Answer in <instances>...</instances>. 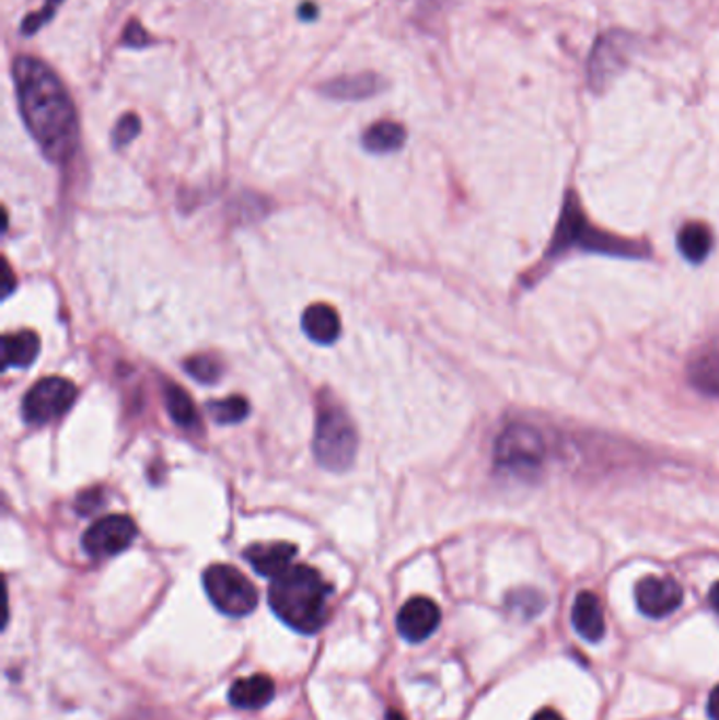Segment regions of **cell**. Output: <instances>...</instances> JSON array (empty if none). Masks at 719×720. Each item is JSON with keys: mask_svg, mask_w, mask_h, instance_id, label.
<instances>
[{"mask_svg": "<svg viewBox=\"0 0 719 720\" xmlns=\"http://www.w3.org/2000/svg\"><path fill=\"white\" fill-rule=\"evenodd\" d=\"M184 369L197 380V382H202V384H216L222 375V367L220 362L211 357H193V359L186 360Z\"/></svg>", "mask_w": 719, "mask_h": 720, "instance_id": "24", "label": "cell"}, {"mask_svg": "<svg viewBox=\"0 0 719 720\" xmlns=\"http://www.w3.org/2000/svg\"><path fill=\"white\" fill-rule=\"evenodd\" d=\"M547 455L543 434L525 423L509 426L496 441L494 457L500 468L515 472L536 471Z\"/></svg>", "mask_w": 719, "mask_h": 720, "instance_id": "5", "label": "cell"}, {"mask_svg": "<svg viewBox=\"0 0 719 720\" xmlns=\"http://www.w3.org/2000/svg\"><path fill=\"white\" fill-rule=\"evenodd\" d=\"M79 390L63 378H45L28 390L22 414L30 426H45L66 416L77 403Z\"/></svg>", "mask_w": 719, "mask_h": 720, "instance_id": "7", "label": "cell"}, {"mask_svg": "<svg viewBox=\"0 0 719 720\" xmlns=\"http://www.w3.org/2000/svg\"><path fill=\"white\" fill-rule=\"evenodd\" d=\"M386 720H405V719H403L399 712H395V710H389V712H386Z\"/></svg>", "mask_w": 719, "mask_h": 720, "instance_id": "31", "label": "cell"}, {"mask_svg": "<svg viewBox=\"0 0 719 720\" xmlns=\"http://www.w3.org/2000/svg\"><path fill=\"white\" fill-rule=\"evenodd\" d=\"M634 38L621 32H610L598 38L589 59V83L595 91H604L629 63Z\"/></svg>", "mask_w": 719, "mask_h": 720, "instance_id": "8", "label": "cell"}, {"mask_svg": "<svg viewBox=\"0 0 719 720\" xmlns=\"http://www.w3.org/2000/svg\"><path fill=\"white\" fill-rule=\"evenodd\" d=\"M384 79L378 77L374 72H361V74H348V77H338L332 79L321 86V93L329 100H340V102H361L370 100L378 93L384 91Z\"/></svg>", "mask_w": 719, "mask_h": 720, "instance_id": "13", "label": "cell"}, {"mask_svg": "<svg viewBox=\"0 0 719 720\" xmlns=\"http://www.w3.org/2000/svg\"><path fill=\"white\" fill-rule=\"evenodd\" d=\"M709 603H711V607L719 613V582L714 583L711 590H709Z\"/></svg>", "mask_w": 719, "mask_h": 720, "instance_id": "30", "label": "cell"}, {"mask_svg": "<svg viewBox=\"0 0 719 720\" xmlns=\"http://www.w3.org/2000/svg\"><path fill=\"white\" fill-rule=\"evenodd\" d=\"M572 626L578 637L589 642H600L605 635L604 609L593 592H580L572 607Z\"/></svg>", "mask_w": 719, "mask_h": 720, "instance_id": "15", "label": "cell"}, {"mask_svg": "<svg viewBox=\"0 0 719 720\" xmlns=\"http://www.w3.org/2000/svg\"><path fill=\"white\" fill-rule=\"evenodd\" d=\"M202 585L213 607L229 617H245L258 605L256 585L231 565H211L202 573Z\"/></svg>", "mask_w": 719, "mask_h": 720, "instance_id": "4", "label": "cell"}, {"mask_svg": "<svg viewBox=\"0 0 719 720\" xmlns=\"http://www.w3.org/2000/svg\"><path fill=\"white\" fill-rule=\"evenodd\" d=\"M302 327L313 341L323 344V346L334 344L343 332L338 312L327 304L309 305L302 316Z\"/></svg>", "mask_w": 719, "mask_h": 720, "instance_id": "16", "label": "cell"}, {"mask_svg": "<svg viewBox=\"0 0 719 720\" xmlns=\"http://www.w3.org/2000/svg\"><path fill=\"white\" fill-rule=\"evenodd\" d=\"M315 457L329 472H345L357 455V430L336 403H321L315 426Z\"/></svg>", "mask_w": 719, "mask_h": 720, "instance_id": "3", "label": "cell"}, {"mask_svg": "<svg viewBox=\"0 0 719 720\" xmlns=\"http://www.w3.org/2000/svg\"><path fill=\"white\" fill-rule=\"evenodd\" d=\"M334 588L306 565H291L268 588V603L275 615L298 635H317L329 617Z\"/></svg>", "mask_w": 719, "mask_h": 720, "instance_id": "2", "label": "cell"}, {"mask_svg": "<svg viewBox=\"0 0 719 720\" xmlns=\"http://www.w3.org/2000/svg\"><path fill=\"white\" fill-rule=\"evenodd\" d=\"M532 720H564L561 717H559V712H555V710H550V708H545V710H541L536 717Z\"/></svg>", "mask_w": 719, "mask_h": 720, "instance_id": "29", "label": "cell"}, {"mask_svg": "<svg viewBox=\"0 0 719 720\" xmlns=\"http://www.w3.org/2000/svg\"><path fill=\"white\" fill-rule=\"evenodd\" d=\"M40 352V339L32 332L9 333L2 337L4 367H30Z\"/></svg>", "mask_w": 719, "mask_h": 720, "instance_id": "17", "label": "cell"}, {"mask_svg": "<svg viewBox=\"0 0 719 720\" xmlns=\"http://www.w3.org/2000/svg\"><path fill=\"white\" fill-rule=\"evenodd\" d=\"M165 403H167L170 416L179 428H197V423H199L197 407L184 390L175 384L165 386Z\"/></svg>", "mask_w": 719, "mask_h": 720, "instance_id": "21", "label": "cell"}, {"mask_svg": "<svg viewBox=\"0 0 719 720\" xmlns=\"http://www.w3.org/2000/svg\"><path fill=\"white\" fill-rule=\"evenodd\" d=\"M59 2H61V0H47V9L56 11V7H58Z\"/></svg>", "mask_w": 719, "mask_h": 720, "instance_id": "32", "label": "cell"}, {"mask_svg": "<svg viewBox=\"0 0 719 720\" xmlns=\"http://www.w3.org/2000/svg\"><path fill=\"white\" fill-rule=\"evenodd\" d=\"M711 245H714V236L705 223H686L677 234L680 253L692 264H700L709 255Z\"/></svg>", "mask_w": 719, "mask_h": 720, "instance_id": "18", "label": "cell"}, {"mask_svg": "<svg viewBox=\"0 0 719 720\" xmlns=\"http://www.w3.org/2000/svg\"><path fill=\"white\" fill-rule=\"evenodd\" d=\"M140 129H142V123H140V116L138 114H125L118 123H116L115 131H113V141L115 146H127L129 141L140 136Z\"/></svg>", "mask_w": 719, "mask_h": 720, "instance_id": "25", "label": "cell"}, {"mask_svg": "<svg viewBox=\"0 0 719 720\" xmlns=\"http://www.w3.org/2000/svg\"><path fill=\"white\" fill-rule=\"evenodd\" d=\"M123 43L129 45V47L140 49V47H146L150 43V36H148V32L138 20H131L125 28V34H123Z\"/></svg>", "mask_w": 719, "mask_h": 720, "instance_id": "26", "label": "cell"}, {"mask_svg": "<svg viewBox=\"0 0 719 720\" xmlns=\"http://www.w3.org/2000/svg\"><path fill=\"white\" fill-rule=\"evenodd\" d=\"M509 607L523 615L525 619H530L545 609V596L536 590H518L509 596Z\"/></svg>", "mask_w": 719, "mask_h": 720, "instance_id": "23", "label": "cell"}, {"mask_svg": "<svg viewBox=\"0 0 719 720\" xmlns=\"http://www.w3.org/2000/svg\"><path fill=\"white\" fill-rule=\"evenodd\" d=\"M405 138L407 133L399 123L380 120L363 133V146L374 154H389L399 150L405 143Z\"/></svg>", "mask_w": 719, "mask_h": 720, "instance_id": "19", "label": "cell"}, {"mask_svg": "<svg viewBox=\"0 0 719 720\" xmlns=\"http://www.w3.org/2000/svg\"><path fill=\"white\" fill-rule=\"evenodd\" d=\"M275 699V681L266 674H254L234 681L229 701L239 710H259Z\"/></svg>", "mask_w": 719, "mask_h": 720, "instance_id": "14", "label": "cell"}, {"mask_svg": "<svg viewBox=\"0 0 719 720\" xmlns=\"http://www.w3.org/2000/svg\"><path fill=\"white\" fill-rule=\"evenodd\" d=\"M315 15H317V7L311 4V2H306V4L300 9V18H302V20H313Z\"/></svg>", "mask_w": 719, "mask_h": 720, "instance_id": "28", "label": "cell"}, {"mask_svg": "<svg viewBox=\"0 0 719 720\" xmlns=\"http://www.w3.org/2000/svg\"><path fill=\"white\" fill-rule=\"evenodd\" d=\"M691 382L709 396H719V350H711L692 362Z\"/></svg>", "mask_w": 719, "mask_h": 720, "instance_id": "20", "label": "cell"}, {"mask_svg": "<svg viewBox=\"0 0 719 720\" xmlns=\"http://www.w3.org/2000/svg\"><path fill=\"white\" fill-rule=\"evenodd\" d=\"M20 111L32 138L54 163H66L79 139V123L63 84L43 61L20 57L13 68Z\"/></svg>", "mask_w": 719, "mask_h": 720, "instance_id": "1", "label": "cell"}, {"mask_svg": "<svg viewBox=\"0 0 719 720\" xmlns=\"http://www.w3.org/2000/svg\"><path fill=\"white\" fill-rule=\"evenodd\" d=\"M138 537V526L123 514H111L89 526L83 535V550L91 558H111L125 553Z\"/></svg>", "mask_w": 719, "mask_h": 720, "instance_id": "9", "label": "cell"}, {"mask_svg": "<svg viewBox=\"0 0 719 720\" xmlns=\"http://www.w3.org/2000/svg\"><path fill=\"white\" fill-rule=\"evenodd\" d=\"M635 603L646 617L662 619L682 607L684 590L673 578L650 576L635 585Z\"/></svg>", "mask_w": 719, "mask_h": 720, "instance_id": "10", "label": "cell"}, {"mask_svg": "<svg viewBox=\"0 0 719 720\" xmlns=\"http://www.w3.org/2000/svg\"><path fill=\"white\" fill-rule=\"evenodd\" d=\"M707 715L709 719L719 720V685L711 692L709 695V701H707Z\"/></svg>", "mask_w": 719, "mask_h": 720, "instance_id": "27", "label": "cell"}, {"mask_svg": "<svg viewBox=\"0 0 719 720\" xmlns=\"http://www.w3.org/2000/svg\"><path fill=\"white\" fill-rule=\"evenodd\" d=\"M207 411L218 423H239L250 416V403L243 396H229L224 400L209 403Z\"/></svg>", "mask_w": 719, "mask_h": 720, "instance_id": "22", "label": "cell"}, {"mask_svg": "<svg viewBox=\"0 0 719 720\" xmlns=\"http://www.w3.org/2000/svg\"><path fill=\"white\" fill-rule=\"evenodd\" d=\"M572 245H580L584 249L602 251V253H618V255H634L635 253L629 243L610 239L602 232H595L589 223L584 222V216L580 213V207H578L575 196L570 195L564 205V213H561L550 253L570 249Z\"/></svg>", "mask_w": 719, "mask_h": 720, "instance_id": "6", "label": "cell"}, {"mask_svg": "<svg viewBox=\"0 0 719 720\" xmlns=\"http://www.w3.org/2000/svg\"><path fill=\"white\" fill-rule=\"evenodd\" d=\"M295 555H298V548L288 542L254 544L243 553L245 560L252 565V569L262 578H270V580L286 573Z\"/></svg>", "mask_w": 719, "mask_h": 720, "instance_id": "12", "label": "cell"}, {"mask_svg": "<svg viewBox=\"0 0 719 720\" xmlns=\"http://www.w3.org/2000/svg\"><path fill=\"white\" fill-rule=\"evenodd\" d=\"M441 624V609L427 596H414L397 615V630L407 642H422L434 635Z\"/></svg>", "mask_w": 719, "mask_h": 720, "instance_id": "11", "label": "cell"}]
</instances>
